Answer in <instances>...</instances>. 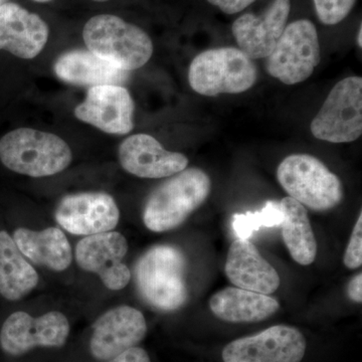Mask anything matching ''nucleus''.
Here are the masks:
<instances>
[{
  "label": "nucleus",
  "instance_id": "3",
  "mask_svg": "<svg viewBox=\"0 0 362 362\" xmlns=\"http://www.w3.org/2000/svg\"><path fill=\"white\" fill-rule=\"evenodd\" d=\"M73 153L58 135L18 128L0 139V161L6 168L30 177L58 175L69 168Z\"/></svg>",
  "mask_w": 362,
  "mask_h": 362
},
{
  "label": "nucleus",
  "instance_id": "28",
  "mask_svg": "<svg viewBox=\"0 0 362 362\" xmlns=\"http://www.w3.org/2000/svg\"><path fill=\"white\" fill-rule=\"evenodd\" d=\"M106 362H151L146 350L134 346L125 350L122 354L106 361Z\"/></svg>",
  "mask_w": 362,
  "mask_h": 362
},
{
  "label": "nucleus",
  "instance_id": "18",
  "mask_svg": "<svg viewBox=\"0 0 362 362\" xmlns=\"http://www.w3.org/2000/svg\"><path fill=\"white\" fill-rule=\"evenodd\" d=\"M225 271L232 284L240 289L270 295L280 287V276L247 239L233 240L228 249Z\"/></svg>",
  "mask_w": 362,
  "mask_h": 362
},
{
  "label": "nucleus",
  "instance_id": "10",
  "mask_svg": "<svg viewBox=\"0 0 362 362\" xmlns=\"http://www.w3.org/2000/svg\"><path fill=\"white\" fill-rule=\"evenodd\" d=\"M303 333L288 325H275L252 337L228 343L223 362H301L306 352Z\"/></svg>",
  "mask_w": 362,
  "mask_h": 362
},
{
  "label": "nucleus",
  "instance_id": "11",
  "mask_svg": "<svg viewBox=\"0 0 362 362\" xmlns=\"http://www.w3.org/2000/svg\"><path fill=\"white\" fill-rule=\"evenodd\" d=\"M127 252V240L120 233H97L78 243L76 261L83 270L99 276L109 290L119 291L130 282L131 272L122 262Z\"/></svg>",
  "mask_w": 362,
  "mask_h": 362
},
{
  "label": "nucleus",
  "instance_id": "29",
  "mask_svg": "<svg viewBox=\"0 0 362 362\" xmlns=\"http://www.w3.org/2000/svg\"><path fill=\"white\" fill-rule=\"evenodd\" d=\"M362 273L357 274L350 280L347 287V295L350 300L361 304L362 302Z\"/></svg>",
  "mask_w": 362,
  "mask_h": 362
},
{
  "label": "nucleus",
  "instance_id": "20",
  "mask_svg": "<svg viewBox=\"0 0 362 362\" xmlns=\"http://www.w3.org/2000/svg\"><path fill=\"white\" fill-rule=\"evenodd\" d=\"M279 302L270 295L228 287L209 300L214 316L228 323H257L267 320L279 310Z\"/></svg>",
  "mask_w": 362,
  "mask_h": 362
},
{
  "label": "nucleus",
  "instance_id": "7",
  "mask_svg": "<svg viewBox=\"0 0 362 362\" xmlns=\"http://www.w3.org/2000/svg\"><path fill=\"white\" fill-rule=\"evenodd\" d=\"M320 63V45L315 25L299 20L286 26L275 49L266 58V70L285 85L310 78Z\"/></svg>",
  "mask_w": 362,
  "mask_h": 362
},
{
  "label": "nucleus",
  "instance_id": "19",
  "mask_svg": "<svg viewBox=\"0 0 362 362\" xmlns=\"http://www.w3.org/2000/svg\"><path fill=\"white\" fill-rule=\"evenodd\" d=\"M54 73L64 82L76 86H121L129 78L122 70L90 51L75 49L62 54L54 66Z\"/></svg>",
  "mask_w": 362,
  "mask_h": 362
},
{
  "label": "nucleus",
  "instance_id": "27",
  "mask_svg": "<svg viewBox=\"0 0 362 362\" xmlns=\"http://www.w3.org/2000/svg\"><path fill=\"white\" fill-rule=\"evenodd\" d=\"M211 6L218 7L226 14L239 13L256 0H207Z\"/></svg>",
  "mask_w": 362,
  "mask_h": 362
},
{
  "label": "nucleus",
  "instance_id": "12",
  "mask_svg": "<svg viewBox=\"0 0 362 362\" xmlns=\"http://www.w3.org/2000/svg\"><path fill=\"white\" fill-rule=\"evenodd\" d=\"M134 110L129 90L123 86L103 85L90 87L74 113L78 120L105 133L126 135L134 126Z\"/></svg>",
  "mask_w": 362,
  "mask_h": 362
},
{
  "label": "nucleus",
  "instance_id": "22",
  "mask_svg": "<svg viewBox=\"0 0 362 362\" xmlns=\"http://www.w3.org/2000/svg\"><path fill=\"white\" fill-rule=\"evenodd\" d=\"M39 283V275L21 254L13 238L0 230V295L18 301Z\"/></svg>",
  "mask_w": 362,
  "mask_h": 362
},
{
  "label": "nucleus",
  "instance_id": "1",
  "mask_svg": "<svg viewBox=\"0 0 362 362\" xmlns=\"http://www.w3.org/2000/svg\"><path fill=\"white\" fill-rule=\"evenodd\" d=\"M211 180L202 169L185 168L161 183L150 194L143 221L154 233L175 230L206 201Z\"/></svg>",
  "mask_w": 362,
  "mask_h": 362
},
{
  "label": "nucleus",
  "instance_id": "33",
  "mask_svg": "<svg viewBox=\"0 0 362 362\" xmlns=\"http://www.w3.org/2000/svg\"><path fill=\"white\" fill-rule=\"evenodd\" d=\"M93 1L104 2V1H108V0H93Z\"/></svg>",
  "mask_w": 362,
  "mask_h": 362
},
{
  "label": "nucleus",
  "instance_id": "16",
  "mask_svg": "<svg viewBox=\"0 0 362 362\" xmlns=\"http://www.w3.org/2000/svg\"><path fill=\"white\" fill-rule=\"evenodd\" d=\"M119 161L124 170L141 178L169 177L185 170L187 157L168 151L156 138L135 134L126 138L119 146Z\"/></svg>",
  "mask_w": 362,
  "mask_h": 362
},
{
  "label": "nucleus",
  "instance_id": "8",
  "mask_svg": "<svg viewBox=\"0 0 362 362\" xmlns=\"http://www.w3.org/2000/svg\"><path fill=\"white\" fill-rule=\"evenodd\" d=\"M317 139L330 143L356 141L362 134V78L349 77L331 90L310 125Z\"/></svg>",
  "mask_w": 362,
  "mask_h": 362
},
{
  "label": "nucleus",
  "instance_id": "15",
  "mask_svg": "<svg viewBox=\"0 0 362 362\" xmlns=\"http://www.w3.org/2000/svg\"><path fill=\"white\" fill-rule=\"evenodd\" d=\"M290 9V0H274L262 16H240L232 30L240 51L252 61L268 58L287 26Z\"/></svg>",
  "mask_w": 362,
  "mask_h": 362
},
{
  "label": "nucleus",
  "instance_id": "24",
  "mask_svg": "<svg viewBox=\"0 0 362 362\" xmlns=\"http://www.w3.org/2000/svg\"><path fill=\"white\" fill-rule=\"evenodd\" d=\"M283 221L280 202H268L262 211L257 213L237 214L233 218V226L239 239H247L262 226H280Z\"/></svg>",
  "mask_w": 362,
  "mask_h": 362
},
{
  "label": "nucleus",
  "instance_id": "2",
  "mask_svg": "<svg viewBox=\"0 0 362 362\" xmlns=\"http://www.w3.org/2000/svg\"><path fill=\"white\" fill-rule=\"evenodd\" d=\"M187 259L178 247H152L138 259L135 280L142 297L162 311L181 308L188 299Z\"/></svg>",
  "mask_w": 362,
  "mask_h": 362
},
{
  "label": "nucleus",
  "instance_id": "6",
  "mask_svg": "<svg viewBox=\"0 0 362 362\" xmlns=\"http://www.w3.org/2000/svg\"><path fill=\"white\" fill-rule=\"evenodd\" d=\"M277 180L290 197L312 211L335 209L344 197L339 177L309 154L286 157L278 166Z\"/></svg>",
  "mask_w": 362,
  "mask_h": 362
},
{
  "label": "nucleus",
  "instance_id": "13",
  "mask_svg": "<svg viewBox=\"0 0 362 362\" xmlns=\"http://www.w3.org/2000/svg\"><path fill=\"white\" fill-rule=\"evenodd\" d=\"M120 211L115 199L104 192L71 194L59 202L56 220L66 232L93 235L111 232L118 225Z\"/></svg>",
  "mask_w": 362,
  "mask_h": 362
},
{
  "label": "nucleus",
  "instance_id": "30",
  "mask_svg": "<svg viewBox=\"0 0 362 362\" xmlns=\"http://www.w3.org/2000/svg\"><path fill=\"white\" fill-rule=\"evenodd\" d=\"M361 35H362V28H361V26H359V30H358V33H357V40H356L357 45H358L359 47H362Z\"/></svg>",
  "mask_w": 362,
  "mask_h": 362
},
{
  "label": "nucleus",
  "instance_id": "17",
  "mask_svg": "<svg viewBox=\"0 0 362 362\" xmlns=\"http://www.w3.org/2000/svg\"><path fill=\"white\" fill-rule=\"evenodd\" d=\"M49 39V28L37 14L16 4L0 6V51L18 58H35Z\"/></svg>",
  "mask_w": 362,
  "mask_h": 362
},
{
  "label": "nucleus",
  "instance_id": "4",
  "mask_svg": "<svg viewBox=\"0 0 362 362\" xmlns=\"http://www.w3.org/2000/svg\"><path fill=\"white\" fill-rule=\"evenodd\" d=\"M83 37L90 52L126 71L141 68L153 54V44L144 30L112 14L90 18Z\"/></svg>",
  "mask_w": 362,
  "mask_h": 362
},
{
  "label": "nucleus",
  "instance_id": "26",
  "mask_svg": "<svg viewBox=\"0 0 362 362\" xmlns=\"http://www.w3.org/2000/svg\"><path fill=\"white\" fill-rule=\"evenodd\" d=\"M343 263L350 269L356 270L361 268L362 265V214H359L358 220H357L354 230H352L351 237H350L349 246L345 251L343 257Z\"/></svg>",
  "mask_w": 362,
  "mask_h": 362
},
{
  "label": "nucleus",
  "instance_id": "23",
  "mask_svg": "<svg viewBox=\"0 0 362 362\" xmlns=\"http://www.w3.org/2000/svg\"><path fill=\"white\" fill-rule=\"evenodd\" d=\"M280 207L283 214L280 226L288 251L300 265H311L317 256V240L307 209L290 197L280 202Z\"/></svg>",
  "mask_w": 362,
  "mask_h": 362
},
{
  "label": "nucleus",
  "instance_id": "25",
  "mask_svg": "<svg viewBox=\"0 0 362 362\" xmlns=\"http://www.w3.org/2000/svg\"><path fill=\"white\" fill-rule=\"evenodd\" d=\"M317 18L326 25L341 23L354 8L356 0H313Z\"/></svg>",
  "mask_w": 362,
  "mask_h": 362
},
{
  "label": "nucleus",
  "instance_id": "5",
  "mask_svg": "<svg viewBox=\"0 0 362 362\" xmlns=\"http://www.w3.org/2000/svg\"><path fill=\"white\" fill-rule=\"evenodd\" d=\"M258 78L252 59L235 47H218L197 54L188 70L192 89L202 96L240 94L251 89Z\"/></svg>",
  "mask_w": 362,
  "mask_h": 362
},
{
  "label": "nucleus",
  "instance_id": "9",
  "mask_svg": "<svg viewBox=\"0 0 362 362\" xmlns=\"http://www.w3.org/2000/svg\"><path fill=\"white\" fill-rule=\"evenodd\" d=\"M70 329L68 318L61 312H49L35 318L25 312H14L0 330V346L13 356H23L37 347H62Z\"/></svg>",
  "mask_w": 362,
  "mask_h": 362
},
{
  "label": "nucleus",
  "instance_id": "21",
  "mask_svg": "<svg viewBox=\"0 0 362 362\" xmlns=\"http://www.w3.org/2000/svg\"><path fill=\"white\" fill-rule=\"evenodd\" d=\"M21 254L37 265L54 271H65L70 267L73 252L70 243L58 228H47L40 232L20 228L13 238Z\"/></svg>",
  "mask_w": 362,
  "mask_h": 362
},
{
  "label": "nucleus",
  "instance_id": "14",
  "mask_svg": "<svg viewBox=\"0 0 362 362\" xmlns=\"http://www.w3.org/2000/svg\"><path fill=\"white\" fill-rule=\"evenodd\" d=\"M146 334L147 322L141 312L130 306L116 307L93 325L90 351L98 361H109L137 346Z\"/></svg>",
  "mask_w": 362,
  "mask_h": 362
},
{
  "label": "nucleus",
  "instance_id": "32",
  "mask_svg": "<svg viewBox=\"0 0 362 362\" xmlns=\"http://www.w3.org/2000/svg\"><path fill=\"white\" fill-rule=\"evenodd\" d=\"M35 1H37V2H47V1H51V0H35Z\"/></svg>",
  "mask_w": 362,
  "mask_h": 362
},
{
  "label": "nucleus",
  "instance_id": "31",
  "mask_svg": "<svg viewBox=\"0 0 362 362\" xmlns=\"http://www.w3.org/2000/svg\"><path fill=\"white\" fill-rule=\"evenodd\" d=\"M7 0H0V6H2V4H6Z\"/></svg>",
  "mask_w": 362,
  "mask_h": 362
}]
</instances>
